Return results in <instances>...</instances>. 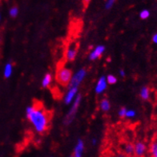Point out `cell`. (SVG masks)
Listing matches in <instances>:
<instances>
[{"label":"cell","instance_id":"1","mask_svg":"<svg viewBox=\"0 0 157 157\" xmlns=\"http://www.w3.org/2000/svg\"><path fill=\"white\" fill-rule=\"evenodd\" d=\"M26 117L35 132L43 134L48 129L50 124V116L40 103H33L26 108Z\"/></svg>","mask_w":157,"mask_h":157},{"label":"cell","instance_id":"2","mask_svg":"<svg viewBox=\"0 0 157 157\" xmlns=\"http://www.w3.org/2000/svg\"><path fill=\"white\" fill-rule=\"evenodd\" d=\"M72 75V71L71 69L63 66L59 67L56 74V81L61 86L67 87L70 83Z\"/></svg>","mask_w":157,"mask_h":157},{"label":"cell","instance_id":"3","mask_svg":"<svg viewBox=\"0 0 157 157\" xmlns=\"http://www.w3.org/2000/svg\"><path fill=\"white\" fill-rule=\"evenodd\" d=\"M81 101H82V95L78 93L76 98L73 101V103H71L72 105H71V107L69 109L68 112L67 113V115L65 116V118H64L63 124L65 126H69L74 121L75 118V116L77 115L78 108H79V106L81 104Z\"/></svg>","mask_w":157,"mask_h":157},{"label":"cell","instance_id":"4","mask_svg":"<svg viewBox=\"0 0 157 157\" xmlns=\"http://www.w3.org/2000/svg\"><path fill=\"white\" fill-rule=\"evenodd\" d=\"M87 70L83 67L78 69L76 72L74 73L72 75L71 79L70 81V83L67 86V88H71V87H78L81 85V83H83V80L85 79L86 76H87Z\"/></svg>","mask_w":157,"mask_h":157},{"label":"cell","instance_id":"5","mask_svg":"<svg viewBox=\"0 0 157 157\" xmlns=\"http://www.w3.org/2000/svg\"><path fill=\"white\" fill-rule=\"evenodd\" d=\"M148 152L147 144L142 140H138L134 144V156L145 157Z\"/></svg>","mask_w":157,"mask_h":157},{"label":"cell","instance_id":"6","mask_svg":"<svg viewBox=\"0 0 157 157\" xmlns=\"http://www.w3.org/2000/svg\"><path fill=\"white\" fill-rule=\"evenodd\" d=\"M78 94V87H71L67 89L66 94L63 96V103L66 105H70L73 103L75 99Z\"/></svg>","mask_w":157,"mask_h":157},{"label":"cell","instance_id":"7","mask_svg":"<svg viewBox=\"0 0 157 157\" xmlns=\"http://www.w3.org/2000/svg\"><path fill=\"white\" fill-rule=\"evenodd\" d=\"M106 48L103 45H98L94 48L88 56V59L90 61H95L96 59H99L100 57L103 55L105 52Z\"/></svg>","mask_w":157,"mask_h":157},{"label":"cell","instance_id":"8","mask_svg":"<svg viewBox=\"0 0 157 157\" xmlns=\"http://www.w3.org/2000/svg\"><path fill=\"white\" fill-rule=\"evenodd\" d=\"M108 83L106 80V76L103 75L99 78L95 86V92L97 95H101L104 93V91L108 88Z\"/></svg>","mask_w":157,"mask_h":157},{"label":"cell","instance_id":"9","mask_svg":"<svg viewBox=\"0 0 157 157\" xmlns=\"http://www.w3.org/2000/svg\"><path fill=\"white\" fill-rule=\"evenodd\" d=\"M77 54H78V50H77L76 45L72 44L67 48L64 56H65V59H66L67 61L72 62L76 59Z\"/></svg>","mask_w":157,"mask_h":157},{"label":"cell","instance_id":"10","mask_svg":"<svg viewBox=\"0 0 157 157\" xmlns=\"http://www.w3.org/2000/svg\"><path fill=\"white\" fill-rule=\"evenodd\" d=\"M85 149V143L83 139H78L74 147L72 155L74 157H83Z\"/></svg>","mask_w":157,"mask_h":157},{"label":"cell","instance_id":"11","mask_svg":"<svg viewBox=\"0 0 157 157\" xmlns=\"http://www.w3.org/2000/svg\"><path fill=\"white\" fill-rule=\"evenodd\" d=\"M123 154L127 155L128 157L134 156V144L131 142H128L124 144L122 146Z\"/></svg>","mask_w":157,"mask_h":157},{"label":"cell","instance_id":"12","mask_svg":"<svg viewBox=\"0 0 157 157\" xmlns=\"http://www.w3.org/2000/svg\"><path fill=\"white\" fill-rule=\"evenodd\" d=\"M140 97L144 101H147L151 98V89L147 86H143L140 90Z\"/></svg>","mask_w":157,"mask_h":157},{"label":"cell","instance_id":"13","mask_svg":"<svg viewBox=\"0 0 157 157\" xmlns=\"http://www.w3.org/2000/svg\"><path fill=\"white\" fill-rule=\"evenodd\" d=\"M99 109L101 110L103 112H108L111 110L112 105H111V102L109 101V99H107V98H103L99 101Z\"/></svg>","mask_w":157,"mask_h":157},{"label":"cell","instance_id":"14","mask_svg":"<svg viewBox=\"0 0 157 157\" xmlns=\"http://www.w3.org/2000/svg\"><path fill=\"white\" fill-rule=\"evenodd\" d=\"M52 81H53V76L51 73L48 72L46 73L44 78H42L41 81V85L43 88H48L50 87V85L52 84Z\"/></svg>","mask_w":157,"mask_h":157},{"label":"cell","instance_id":"15","mask_svg":"<svg viewBox=\"0 0 157 157\" xmlns=\"http://www.w3.org/2000/svg\"><path fill=\"white\" fill-rule=\"evenodd\" d=\"M13 73V65L11 63H7L5 65L4 69H3V76L6 78H9Z\"/></svg>","mask_w":157,"mask_h":157},{"label":"cell","instance_id":"16","mask_svg":"<svg viewBox=\"0 0 157 157\" xmlns=\"http://www.w3.org/2000/svg\"><path fill=\"white\" fill-rule=\"evenodd\" d=\"M106 80H107V83H108V84L114 85L117 83L118 79H117V77L115 76L114 75L110 74L106 76Z\"/></svg>","mask_w":157,"mask_h":157},{"label":"cell","instance_id":"17","mask_svg":"<svg viewBox=\"0 0 157 157\" xmlns=\"http://www.w3.org/2000/svg\"><path fill=\"white\" fill-rule=\"evenodd\" d=\"M140 18L143 20H146L150 17L151 15V13H150V10H147V9H143L141 10L140 12Z\"/></svg>","mask_w":157,"mask_h":157},{"label":"cell","instance_id":"18","mask_svg":"<svg viewBox=\"0 0 157 157\" xmlns=\"http://www.w3.org/2000/svg\"><path fill=\"white\" fill-rule=\"evenodd\" d=\"M19 12V8L15 6H11V7L10 8V10H9V15H10V16L11 17V18H15V17L18 16Z\"/></svg>","mask_w":157,"mask_h":157},{"label":"cell","instance_id":"19","mask_svg":"<svg viewBox=\"0 0 157 157\" xmlns=\"http://www.w3.org/2000/svg\"><path fill=\"white\" fill-rule=\"evenodd\" d=\"M156 151H157V142L155 140H154L150 144V145H149L148 151L149 153H150V155H152Z\"/></svg>","mask_w":157,"mask_h":157},{"label":"cell","instance_id":"20","mask_svg":"<svg viewBox=\"0 0 157 157\" xmlns=\"http://www.w3.org/2000/svg\"><path fill=\"white\" fill-rule=\"evenodd\" d=\"M137 112L136 110L134 109H128L126 112V116H125V118L127 119H133L136 116Z\"/></svg>","mask_w":157,"mask_h":157},{"label":"cell","instance_id":"21","mask_svg":"<svg viewBox=\"0 0 157 157\" xmlns=\"http://www.w3.org/2000/svg\"><path fill=\"white\" fill-rule=\"evenodd\" d=\"M115 3H116L115 0H108V1H106L105 4H104V7H105L106 10H111L114 6Z\"/></svg>","mask_w":157,"mask_h":157},{"label":"cell","instance_id":"22","mask_svg":"<svg viewBox=\"0 0 157 157\" xmlns=\"http://www.w3.org/2000/svg\"><path fill=\"white\" fill-rule=\"evenodd\" d=\"M127 108H124V107H122L120 108L118 111V116L120 118H125V116H126V112H127Z\"/></svg>","mask_w":157,"mask_h":157},{"label":"cell","instance_id":"23","mask_svg":"<svg viewBox=\"0 0 157 157\" xmlns=\"http://www.w3.org/2000/svg\"><path fill=\"white\" fill-rule=\"evenodd\" d=\"M151 41L154 44H156L157 45V32L153 34L152 37H151Z\"/></svg>","mask_w":157,"mask_h":157},{"label":"cell","instance_id":"24","mask_svg":"<svg viewBox=\"0 0 157 157\" xmlns=\"http://www.w3.org/2000/svg\"><path fill=\"white\" fill-rule=\"evenodd\" d=\"M119 75H120V77L124 78V77L126 76V71H125L124 69H120V71H119Z\"/></svg>","mask_w":157,"mask_h":157},{"label":"cell","instance_id":"25","mask_svg":"<svg viewBox=\"0 0 157 157\" xmlns=\"http://www.w3.org/2000/svg\"><path fill=\"white\" fill-rule=\"evenodd\" d=\"M91 144L94 145V146H95V145L97 144H98V140L96 138H92L91 139Z\"/></svg>","mask_w":157,"mask_h":157},{"label":"cell","instance_id":"26","mask_svg":"<svg viewBox=\"0 0 157 157\" xmlns=\"http://www.w3.org/2000/svg\"><path fill=\"white\" fill-rule=\"evenodd\" d=\"M116 157H128V156L124 155V154H123V153H119V154H117V155H116Z\"/></svg>","mask_w":157,"mask_h":157},{"label":"cell","instance_id":"27","mask_svg":"<svg viewBox=\"0 0 157 157\" xmlns=\"http://www.w3.org/2000/svg\"><path fill=\"white\" fill-rule=\"evenodd\" d=\"M151 157H157V151H155V152L152 155H151Z\"/></svg>","mask_w":157,"mask_h":157},{"label":"cell","instance_id":"28","mask_svg":"<svg viewBox=\"0 0 157 157\" xmlns=\"http://www.w3.org/2000/svg\"><path fill=\"white\" fill-rule=\"evenodd\" d=\"M69 157H74V156H73V155H70V156H69Z\"/></svg>","mask_w":157,"mask_h":157},{"label":"cell","instance_id":"29","mask_svg":"<svg viewBox=\"0 0 157 157\" xmlns=\"http://www.w3.org/2000/svg\"><path fill=\"white\" fill-rule=\"evenodd\" d=\"M0 20H1V14H0Z\"/></svg>","mask_w":157,"mask_h":157},{"label":"cell","instance_id":"30","mask_svg":"<svg viewBox=\"0 0 157 157\" xmlns=\"http://www.w3.org/2000/svg\"><path fill=\"white\" fill-rule=\"evenodd\" d=\"M155 141H156V142H157V136H156V140H155Z\"/></svg>","mask_w":157,"mask_h":157},{"label":"cell","instance_id":"31","mask_svg":"<svg viewBox=\"0 0 157 157\" xmlns=\"http://www.w3.org/2000/svg\"><path fill=\"white\" fill-rule=\"evenodd\" d=\"M50 157H53V156H50Z\"/></svg>","mask_w":157,"mask_h":157}]
</instances>
